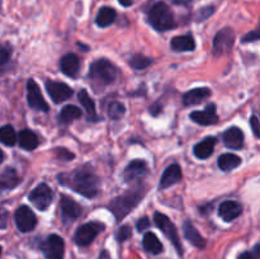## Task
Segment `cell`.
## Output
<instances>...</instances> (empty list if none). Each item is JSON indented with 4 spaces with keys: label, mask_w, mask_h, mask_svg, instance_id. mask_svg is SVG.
I'll return each mask as SVG.
<instances>
[{
    "label": "cell",
    "mask_w": 260,
    "mask_h": 259,
    "mask_svg": "<svg viewBox=\"0 0 260 259\" xmlns=\"http://www.w3.org/2000/svg\"><path fill=\"white\" fill-rule=\"evenodd\" d=\"M57 178L60 184L73 188L76 193L84 197L94 198L98 196L101 182L90 164L76 168L69 174H60Z\"/></svg>",
    "instance_id": "cell-1"
},
{
    "label": "cell",
    "mask_w": 260,
    "mask_h": 259,
    "mask_svg": "<svg viewBox=\"0 0 260 259\" xmlns=\"http://www.w3.org/2000/svg\"><path fill=\"white\" fill-rule=\"evenodd\" d=\"M145 195H146V187L137 185V187L128 189L126 193L112 200L108 205V208L113 212L116 220L121 221L141 202Z\"/></svg>",
    "instance_id": "cell-2"
},
{
    "label": "cell",
    "mask_w": 260,
    "mask_h": 259,
    "mask_svg": "<svg viewBox=\"0 0 260 259\" xmlns=\"http://www.w3.org/2000/svg\"><path fill=\"white\" fill-rule=\"evenodd\" d=\"M146 19L149 24L159 32L170 30L177 25L172 8L164 2H155L147 10Z\"/></svg>",
    "instance_id": "cell-3"
},
{
    "label": "cell",
    "mask_w": 260,
    "mask_h": 259,
    "mask_svg": "<svg viewBox=\"0 0 260 259\" xmlns=\"http://www.w3.org/2000/svg\"><path fill=\"white\" fill-rule=\"evenodd\" d=\"M117 76H118V70L107 58H98L91 63L89 69V79L101 86H107L114 83Z\"/></svg>",
    "instance_id": "cell-4"
},
{
    "label": "cell",
    "mask_w": 260,
    "mask_h": 259,
    "mask_svg": "<svg viewBox=\"0 0 260 259\" xmlns=\"http://www.w3.org/2000/svg\"><path fill=\"white\" fill-rule=\"evenodd\" d=\"M154 222L155 225H156L157 228L164 233V235L169 239L170 243L175 246L178 254H179L180 256H183V248H182V244H180L179 235H178L177 228H175L174 223L170 221V218L168 217L167 215H164V213L155 212Z\"/></svg>",
    "instance_id": "cell-5"
},
{
    "label": "cell",
    "mask_w": 260,
    "mask_h": 259,
    "mask_svg": "<svg viewBox=\"0 0 260 259\" xmlns=\"http://www.w3.org/2000/svg\"><path fill=\"white\" fill-rule=\"evenodd\" d=\"M103 230V223L96 222V221L84 223V225H81L80 228L76 230L75 235H74V241H75L79 246H88L95 240V238L99 235V233Z\"/></svg>",
    "instance_id": "cell-6"
},
{
    "label": "cell",
    "mask_w": 260,
    "mask_h": 259,
    "mask_svg": "<svg viewBox=\"0 0 260 259\" xmlns=\"http://www.w3.org/2000/svg\"><path fill=\"white\" fill-rule=\"evenodd\" d=\"M235 43V32L231 28H223L218 30L217 35L213 38L212 52L215 56L226 55L231 51Z\"/></svg>",
    "instance_id": "cell-7"
},
{
    "label": "cell",
    "mask_w": 260,
    "mask_h": 259,
    "mask_svg": "<svg viewBox=\"0 0 260 259\" xmlns=\"http://www.w3.org/2000/svg\"><path fill=\"white\" fill-rule=\"evenodd\" d=\"M41 249L46 259H63L65 256V241L56 234L47 236Z\"/></svg>",
    "instance_id": "cell-8"
},
{
    "label": "cell",
    "mask_w": 260,
    "mask_h": 259,
    "mask_svg": "<svg viewBox=\"0 0 260 259\" xmlns=\"http://www.w3.org/2000/svg\"><path fill=\"white\" fill-rule=\"evenodd\" d=\"M28 198L36 208H38L40 211H46L52 203L53 193L46 183H41L29 193Z\"/></svg>",
    "instance_id": "cell-9"
},
{
    "label": "cell",
    "mask_w": 260,
    "mask_h": 259,
    "mask_svg": "<svg viewBox=\"0 0 260 259\" xmlns=\"http://www.w3.org/2000/svg\"><path fill=\"white\" fill-rule=\"evenodd\" d=\"M14 222L20 233H29L37 225V217L28 206L23 205L15 211Z\"/></svg>",
    "instance_id": "cell-10"
},
{
    "label": "cell",
    "mask_w": 260,
    "mask_h": 259,
    "mask_svg": "<svg viewBox=\"0 0 260 259\" xmlns=\"http://www.w3.org/2000/svg\"><path fill=\"white\" fill-rule=\"evenodd\" d=\"M60 208H61V220L65 225L69 223H73L74 221H76L79 218V216L81 215V206L79 205L76 201H74L73 198L69 197V196L62 195L60 198Z\"/></svg>",
    "instance_id": "cell-11"
},
{
    "label": "cell",
    "mask_w": 260,
    "mask_h": 259,
    "mask_svg": "<svg viewBox=\"0 0 260 259\" xmlns=\"http://www.w3.org/2000/svg\"><path fill=\"white\" fill-rule=\"evenodd\" d=\"M149 173V167H147L146 161L141 159L132 160L128 165L124 169L123 174V180L126 183H135L142 180Z\"/></svg>",
    "instance_id": "cell-12"
},
{
    "label": "cell",
    "mask_w": 260,
    "mask_h": 259,
    "mask_svg": "<svg viewBox=\"0 0 260 259\" xmlns=\"http://www.w3.org/2000/svg\"><path fill=\"white\" fill-rule=\"evenodd\" d=\"M27 101L28 106L35 111L41 112H47L48 111V104L47 102L43 99L41 89L38 84L36 83L33 79H29L27 83Z\"/></svg>",
    "instance_id": "cell-13"
},
{
    "label": "cell",
    "mask_w": 260,
    "mask_h": 259,
    "mask_svg": "<svg viewBox=\"0 0 260 259\" xmlns=\"http://www.w3.org/2000/svg\"><path fill=\"white\" fill-rule=\"evenodd\" d=\"M46 89H47L48 95L51 96L53 103L56 104L65 102L66 99H69L73 95V89L68 84L60 83V81L47 80L46 81Z\"/></svg>",
    "instance_id": "cell-14"
},
{
    "label": "cell",
    "mask_w": 260,
    "mask_h": 259,
    "mask_svg": "<svg viewBox=\"0 0 260 259\" xmlns=\"http://www.w3.org/2000/svg\"><path fill=\"white\" fill-rule=\"evenodd\" d=\"M189 117L193 122H196L198 124H202V126H211V124H215L218 122L216 106L213 103L208 104L205 111L192 112L189 114Z\"/></svg>",
    "instance_id": "cell-15"
},
{
    "label": "cell",
    "mask_w": 260,
    "mask_h": 259,
    "mask_svg": "<svg viewBox=\"0 0 260 259\" xmlns=\"http://www.w3.org/2000/svg\"><path fill=\"white\" fill-rule=\"evenodd\" d=\"M243 213V206L233 200L223 201L218 207V216L226 222L236 220Z\"/></svg>",
    "instance_id": "cell-16"
},
{
    "label": "cell",
    "mask_w": 260,
    "mask_h": 259,
    "mask_svg": "<svg viewBox=\"0 0 260 259\" xmlns=\"http://www.w3.org/2000/svg\"><path fill=\"white\" fill-rule=\"evenodd\" d=\"M183 174H182V169L178 164H172L164 170L162 173L161 178H160V189H165V188H169L172 185L177 184L182 180Z\"/></svg>",
    "instance_id": "cell-17"
},
{
    "label": "cell",
    "mask_w": 260,
    "mask_h": 259,
    "mask_svg": "<svg viewBox=\"0 0 260 259\" xmlns=\"http://www.w3.org/2000/svg\"><path fill=\"white\" fill-rule=\"evenodd\" d=\"M60 69L69 78H76L80 70V58L75 53H66L61 57Z\"/></svg>",
    "instance_id": "cell-18"
},
{
    "label": "cell",
    "mask_w": 260,
    "mask_h": 259,
    "mask_svg": "<svg viewBox=\"0 0 260 259\" xmlns=\"http://www.w3.org/2000/svg\"><path fill=\"white\" fill-rule=\"evenodd\" d=\"M222 140L225 146L229 147V149L239 150L244 146V134L236 126L226 130L222 135Z\"/></svg>",
    "instance_id": "cell-19"
},
{
    "label": "cell",
    "mask_w": 260,
    "mask_h": 259,
    "mask_svg": "<svg viewBox=\"0 0 260 259\" xmlns=\"http://www.w3.org/2000/svg\"><path fill=\"white\" fill-rule=\"evenodd\" d=\"M183 233H184L185 239L189 241L192 245H194L198 249L206 248V239L200 234V231L196 229V226L190 222L189 220L183 223Z\"/></svg>",
    "instance_id": "cell-20"
},
{
    "label": "cell",
    "mask_w": 260,
    "mask_h": 259,
    "mask_svg": "<svg viewBox=\"0 0 260 259\" xmlns=\"http://www.w3.org/2000/svg\"><path fill=\"white\" fill-rule=\"evenodd\" d=\"M170 47L177 52H190L196 50V41L192 35L177 36L170 41Z\"/></svg>",
    "instance_id": "cell-21"
},
{
    "label": "cell",
    "mask_w": 260,
    "mask_h": 259,
    "mask_svg": "<svg viewBox=\"0 0 260 259\" xmlns=\"http://www.w3.org/2000/svg\"><path fill=\"white\" fill-rule=\"evenodd\" d=\"M215 145H216V137L213 136H208L206 137L205 140H202L201 142L194 145L193 147V154H194L196 157L198 159H207L212 155L213 149H215Z\"/></svg>",
    "instance_id": "cell-22"
},
{
    "label": "cell",
    "mask_w": 260,
    "mask_h": 259,
    "mask_svg": "<svg viewBox=\"0 0 260 259\" xmlns=\"http://www.w3.org/2000/svg\"><path fill=\"white\" fill-rule=\"evenodd\" d=\"M211 96V89L208 88H196L187 91L183 95V103L184 106H196V104L202 103L205 99Z\"/></svg>",
    "instance_id": "cell-23"
},
{
    "label": "cell",
    "mask_w": 260,
    "mask_h": 259,
    "mask_svg": "<svg viewBox=\"0 0 260 259\" xmlns=\"http://www.w3.org/2000/svg\"><path fill=\"white\" fill-rule=\"evenodd\" d=\"M19 183H20V178L14 168L8 167L3 170L2 177H0V187H2L3 190L13 189V188L17 187Z\"/></svg>",
    "instance_id": "cell-24"
},
{
    "label": "cell",
    "mask_w": 260,
    "mask_h": 259,
    "mask_svg": "<svg viewBox=\"0 0 260 259\" xmlns=\"http://www.w3.org/2000/svg\"><path fill=\"white\" fill-rule=\"evenodd\" d=\"M78 98L79 102L81 103V106H83L84 109L86 111L89 121H96V119H98V114H96L95 111V103H94L93 99L90 98L88 91H86L85 89H81L78 94Z\"/></svg>",
    "instance_id": "cell-25"
},
{
    "label": "cell",
    "mask_w": 260,
    "mask_h": 259,
    "mask_svg": "<svg viewBox=\"0 0 260 259\" xmlns=\"http://www.w3.org/2000/svg\"><path fill=\"white\" fill-rule=\"evenodd\" d=\"M117 12L111 7H103L99 9L95 17V24L101 28L109 27L116 20Z\"/></svg>",
    "instance_id": "cell-26"
},
{
    "label": "cell",
    "mask_w": 260,
    "mask_h": 259,
    "mask_svg": "<svg viewBox=\"0 0 260 259\" xmlns=\"http://www.w3.org/2000/svg\"><path fill=\"white\" fill-rule=\"evenodd\" d=\"M18 141H19L20 147L24 150H28V151H30V150H35L36 147L38 146V144H40L37 135L28 128L22 130V131L19 132Z\"/></svg>",
    "instance_id": "cell-27"
},
{
    "label": "cell",
    "mask_w": 260,
    "mask_h": 259,
    "mask_svg": "<svg viewBox=\"0 0 260 259\" xmlns=\"http://www.w3.org/2000/svg\"><path fill=\"white\" fill-rule=\"evenodd\" d=\"M217 164L222 172H231L241 164V157L235 154H223L218 157Z\"/></svg>",
    "instance_id": "cell-28"
},
{
    "label": "cell",
    "mask_w": 260,
    "mask_h": 259,
    "mask_svg": "<svg viewBox=\"0 0 260 259\" xmlns=\"http://www.w3.org/2000/svg\"><path fill=\"white\" fill-rule=\"evenodd\" d=\"M142 244H144L145 250L149 251L151 254H160L162 251V244L160 243V240L157 239V236L155 235L154 233H146L144 235V240H142Z\"/></svg>",
    "instance_id": "cell-29"
},
{
    "label": "cell",
    "mask_w": 260,
    "mask_h": 259,
    "mask_svg": "<svg viewBox=\"0 0 260 259\" xmlns=\"http://www.w3.org/2000/svg\"><path fill=\"white\" fill-rule=\"evenodd\" d=\"M79 117H81V109L76 106H65L58 114V121L62 124H68Z\"/></svg>",
    "instance_id": "cell-30"
},
{
    "label": "cell",
    "mask_w": 260,
    "mask_h": 259,
    "mask_svg": "<svg viewBox=\"0 0 260 259\" xmlns=\"http://www.w3.org/2000/svg\"><path fill=\"white\" fill-rule=\"evenodd\" d=\"M0 139L2 142L7 146H13L17 142V135H15L14 128L10 124H5L0 128Z\"/></svg>",
    "instance_id": "cell-31"
},
{
    "label": "cell",
    "mask_w": 260,
    "mask_h": 259,
    "mask_svg": "<svg viewBox=\"0 0 260 259\" xmlns=\"http://www.w3.org/2000/svg\"><path fill=\"white\" fill-rule=\"evenodd\" d=\"M129 66L135 70H145L149 65L152 63V58L146 57L144 55H134L128 61Z\"/></svg>",
    "instance_id": "cell-32"
},
{
    "label": "cell",
    "mask_w": 260,
    "mask_h": 259,
    "mask_svg": "<svg viewBox=\"0 0 260 259\" xmlns=\"http://www.w3.org/2000/svg\"><path fill=\"white\" fill-rule=\"evenodd\" d=\"M126 109H124V106L119 102H112L108 107V116L111 117L112 119H119L122 118V116L124 114Z\"/></svg>",
    "instance_id": "cell-33"
},
{
    "label": "cell",
    "mask_w": 260,
    "mask_h": 259,
    "mask_svg": "<svg viewBox=\"0 0 260 259\" xmlns=\"http://www.w3.org/2000/svg\"><path fill=\"white\" fill-rule=\"evenodd\" d=\"M131 235H132L131 228H129L128 225H122L121 228L117 230L116 239L117 241H119V243H123V241H126L127 239L131 238Z\"/></svg>",
    "instance_id": "cell-34"
},
{
    "label": "cell",
    "mask_w": 260,
    "mask_h": 259,
    "mask_svg": "<svg viewBox=\"0 0 260 259\" xmlns=\"http://www.w3.org/2000/svg\"><path fill=\"white\" fill-rule=\"evenodd\" d=\"M55 154L58 159L63 160V161H69V160L75 157V155H74L71 151H69L68 149H65V147H56Z\"/></svg>",
    "instance_id": "cell-35"
},
{
    "label": "cell",
    "mask_w": 260,
    "mask_h": 259,
    "mask_svg": "<svg viewBox=\"0 0 260 259\" xmlns=\"http://www.w3.org/2000/svg\"><path fill=\"white\" fill-rule=\"evenodd\" d=\"M213 12H215V7H212V5H208V7H205L202 8V9L198 10V22H202V20H206L208 19V18L211 17V15L213 14Z\"/></svg>",
    "instance_id": "cell-36"
},
{
    "label": "cell",
    "mask_w": 260,
    "mask_h": 259,
    "mask_svg": "<svg viewBox=\"0 0 260 259\" xmlns=\"http://www.w3.org/2000/svg\"><path fill=\"white\" fill-rule=\"evenodd\" d=\"M10 52H12V50H9V47H7V46H3V47H2V53H0V65H2L3 70H4L5 65H7V63L9 62Z\"/></svg>",
    "instance_id": "cell-37"
},
{
    "label": "cell",
    "mask_w": 260,
    "mask_h": 259,
    "mask_svg": "<svg viewBox=\"0 0 260 259\" xmlns=\"http://www.w3.org/2000/svg\"><path fill=\"white\" fill-rule=\"evenodd\" d=\"M260 40V29H255L251 30V32L246 33L243 38H241V42L243 43H249V42H254V41Z\"/></svg>",
    "instance_id": "cell-38"
},
{
    "label": "cell",
    "mask_w": 260,
    "mask_h": 259,
    "mask_svg": "<svg viewBox=\"0 0 260 259\" xmlns=\"http://www.w3.org/2000/svg\"><path fill=\"white\" fill-rule=\"evenodd\" d=\"M150 228V220L147 216H144V217L139 218L136 222V229L137 231H140V233H142V231L147 230V229Z\"/></svg>",
    "instance_id": "cell-39"
},
{
    "label": "cell",
    "mask_w": 260,
    "mask_h": 259,
    "mask_svg": "<svg viewBox=\"0 0 260 259\" xmlns=\"http://www.w3.org/2000/svg\"><path fill=\"white\" fill-rule=\"evenodd\" d=\"M250 126H251V130H253V134L255 135L258 139H260V122H259L258 117L251 116Z\"/></svg>",
    "instance_id": "cell-40"
},
{
    "label": "cell",
    "mask_w": 260,
    "mask_h": 259,
    "mask_svg": "<svg viewBox=\"0 0 260 259\" xmlns=\"http://www.w3.org/2000/svg\"><path fill=\"white\" fill-rule=\"evenodd\" d=\"M238 259H256V258L253 254V251H245V253H241Z\"/></svg>",
    "instance_id": "cell-41"
},
{
    "label": "cell",
    "mask_w": 260,
    "mask_h": 259,
    "mask_svg": "<svg viewBox=\"0 0 260 259\" xmlns=\"http://www.w3.org/2000/svg\"><path fill=\"white\" fill-rule=\"evenodd\" d=\"M119 4L122 5V7H131V5H134L135 3H136V0H118Z\"/></svg>",
    "instance_id": "cell-42"
},
{
    "label": "cell",
    "mask_w": 260,
    "mask_h": 259,
    "mask_svg": "<svg viewBox=\"0 0 260 259\" xmlns=\"http://www.w3.org/2000/svg\"><path fill=\"white\" fill-rule=\"evenodd\" d=\"M160 109H161V107L157 106V104H155V106H151V108H150V113L154 114V116H157V113H159Z\"/></svg>",
    "instance_id": "cell-43"
},
{
    "label": "cell",
    "mask_w": 260,
    "mask_h": 259,
    "mask_svg": "<svg viewBox=\"0 0 260 259\" xmlns=\"http://www.w3.org/2000/svg\"><path fill=\"white\" fill-rule=\"evenodd\" d=\"M172 2L177 5H188L192 0H172Z\"/></svg>",
    "instance_id": "cell-44"
},
{
    "label": "cell",
    "mask_w": 260,
    "mask_h": 259,
    "mask_svg": "<svg viewBox=\"0 0 260 259\" xmlns=\"http://www.w3.org/2000/svg\"><path fill=\"white\" fill-rule=\"evenodd\" d=\"M98 259H111V256H109L108 251L103 250L101 254H99V258Z\"/></svg>",
    "instance_id": "cell-45"
},
{
    "label": "cell",
    "mask_w": 260,
    "mask_h": 259,
    "mask_svg": "<svg viewBox=\"0 0 260 259\" xmlns=\"http://www.w3.org/2000/svg\"><path fill=\"white\" fill-rule=\"evenodd\" d=\"M253 254L255 255L256 259H260V245H256L255 248L253 249Z\"/></svg>",
    "instance_id": "cell-46"
},
{
    "label": "cell",
    "mask_w": 260,
    "mask_h": 259,
    "mask_svg": "<svg viewBox=\"0 0 260 259\" xmlns=\"http://www.w3.org/2000/svg\"><path fill=\"white\" fill-rule=\"evenodd\" d=\"M5 216H7V212H3V223H2V228L4 229L5 228Z\"/></svg>",
    "instance_id": "cell-47"
}]
</instances>
